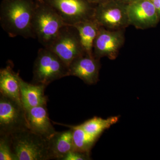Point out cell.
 <instances>
[{"instance_id": "cell-16", "label": "cell", "mask_w": 160, "mask_h": 160, "mask_svg": "<svg viewBox=\"0 0 160 160\" xmlns=\"http://www.w3.org/2000/svg\"><path fill=\"white\" fill-rule=\"evenodd\" d=\"M73 26L78 30L85 51L89 55H94L93 44L98 32L100 25L94 18H92L81 22Z\"/></svg>"}, {"instance_id": "cell-24", "label": "cell", "mask_w": 160, "mask_h": 160, "mask_svg": "<svg viewBox=\"0 0 160 160\" xmlns=\"http://www.w3.org/2000/svg\"><path fill=\"white\" fill-rule=\"evenodd\" d=\"M39 1H42V0H39Z\"/></svg>"}, {"instance_id": "cell-23", "label": "cell", "mask_w": 160, "mask_h": 160, "mask_svg": "<svg viewBox=\"0 0 160 160\" xmlns=\"http://www.w3.org/2000/svg\"><path fill=\"white\" fill-rule=\"evenodd\" d=\"M118 1L125 3V4H127V5H129V4L135 2H137V1H140V0H118Z\"/></svg>"}, {"instance_id": "cell-12", "label": "cell", "mask_w": 160, "mask_h": 160, "mask_svg": "<svg viewBox=\"0 0 160 160\" xmlns=\"http://www.w3.org/2000/svg\"><path fill=\"white\" fill-rule=\"evenodd\" d=\"M25 110L28 128L31 131L48 139L56 132L49 119L47 105Z\"/></svg>"}, {"instance_id": "cell-8", "label": "cell", "mask_w": 160, "mask_h": 160, "mask_svg": "<svg viewBox=\"0 0 160 160\" xmlns=\"http://www.w3.org/2000/svg\"><path fill=\"white\" fill-rule=\"evenodd\" d=\"M29 129L23 105L0 94V135H11Z\"/></svg>"}, {"instance_id": "cell-11", "label": "cell", "mask_w": 160, "mask_h": 160, "mask_svg": "<svg viewBox=\"0 0 160 160\" xmlns=\"http://www.w3.org/2000/svg\"><path fill=\"white\" fill-rule=\"evenodd\" d=\"M100 59L85 52L73 60L69 66V76L79 78L88 85H94L99 80Z\"/></svg>"}, {"instance_id": "cell-19", "label": "cell", "mask_w": 160, "mask_h": 160, "mask_svg": "<svg viewBox=\"0 0 160 160\" xmlns=\"http://www.w3.org/2000/svg\"><path fill=\"white\" fill-rule=\"evenodd\" d=\"M0 160H17L12 151L10 135H0Z\"/></svg>"}, {"instance_id": "cell-21", "label": "cell", "mask_w": 160, "mask_h": 160, "mask_svg": "<svg viewBox=\"0 0 160 160\" xmlns=\"http://www.w3.org/2000/svg\"><path fill=\"white\" fill-rule=\"evenodd\" d=\"M157 11L160 18V0H150Z\"/></svg>"}, {"instance_id": "cell-1", "label": "cell", "mask_w": 160, "mask_h": 160, "mask_svg": "<svg viewBox=\"0 0 160 160\" xmlns=\"http://www.w3.org/2000/svg\"><path fill=\"white\" fill-rule=\"evenodd\" d=\"M36 0H3L0 8L1 26L10 37L34 38L32 21Z\"/></svg>"}, {"instance_id": "cell-15", "label": "cell", "mask_w": 160, "mask_h": 160, "mask_svg": "<svg viewBox=\"0 0 160 160\" xmlns=\"http://www.w3.org/2000/svg\"><path fill=\"white\" fill-rule=\"evenodd\" d=\"M57 132L49 138V149L51 159L63 160L74 150L72 129Z\"/></svg>"}, {"instance_id": "cell-6", "label": "cell", "mask_w": 160, "mask_h": 160, "mask_svg": "<svg viewBox=\"0 0 160 160\" xmlns=\"http://www.w3.org/2000/svg\"><path fill=\"white\" fill-rule=\"evenodd\" d=\"M127 7L128 5L118 0H109L96 6L93 18L105 29H125L130 26Z\"/></svg>"}, {"instance_id": "cell-22", "label": "cell", "mask_w": 160, "mask_h": 160, "mask_svg": "<svg viewBox=\"0 0 160 160\" xmlns=\"http://www.w3.org/2000/svg\"><path fill=\"white\" fill-rule=\"evenodd\" d=\"M89 2L91 3V4H93V5H98V4H101L105 2H107L109 0H87Z\"/></svg>"}, {"instance_id": "cell-17", "label": "cell", "mask_w": 160, "mask_h": 160, "mask_svg": "<svg viewBox=\"0 0 160 160\" xmlns=\"http://www.w3.org/2000/svg\"><path fill=\"white\" fill-rule=\"evenodd\" d=\"M118 120V116L111 117L106 119L94 117L79 126L89 135L98 139L103 132L116 124Z\"/></svg>"}, {"instance_id": "cell-5", "label": "cell", "mask_w": 160, "mask_h": 160, "mask_svg": "<svg viewBox=\"0 0 160 160\" xmlns=\"http://www.w3.org/2000/svg\"><path fill=\"white\" fill-rule=\"evenodd\" d=\"M47 49L53 52L69 66L76 58L85 53L77 29L65 25Z\"/></svg>"}, {"instance_id": "cell-7", "label": "cell", "mask_w": 160, "mask_h": 160, "mask_svg": "<svg viewBox=\"0 0 160 160\" xmlns=\"http://www.w3.org/2000/svg\"><path fill=\"white\" fill-rule=\"evenodd\" d=\"M54 9L66 25L78 23L93 18L96 5L87 0H43Z\"/></svg>"}, {"instance_id": "cell-3", "label": "cell", "mask_w": 160, "mask_h": 160, "mask_svg": "<svg viewBox=\"0 0 160 160\" xmlns=\"http://www.w3.org/2000/svg\"><path fill=\"white\" fill-rule=\"evenodd\" d=\"M66 25L57 12L43 0H36L32 21L35 38L45 48H47Z\"/></svg>"}, {"instance_id": "cell-18", "label": "cell", "mask_w": 160, "mask_h": 160, "mask_svg": "<svg viewBox=\"0 0 160 160\" xmlns=\"http://www.w3.org/2000/svg\"><path fill=\"white\" fill-rule=\"evenodd\" d=\"M57 124L63 125L72 129L74 151L90 154L92 148L97 139L89 135L79 125L69 126L59 123Z\"/></svg>"}, {"instance_id": "cell-20", "label": "cell", "mask_w": 160, "mask_h": 160, "mask_svg": "<svg viewBox=\"0 0 160 160\" xmlns=\"http://www.w3.org/2000/svg\"><path fill=\"white\" fill-rule=\"evenodd\" d=\"M90 154L76 151H70L63 159V160H90Z\"/></svg>"}, {"instance_id": "cell-9", "label": "cell", "mask_w": 160, "mask_h": 160, "mask_svg": "<svg viewBox=\"0 0 160 160\" xmlns=\"http://www.w3.org/2000/svg\"><path fill=\"white\" fill-rule=\"evenodd\" d=\"M125 41V29L109 30L100 26L93 44V54L100 59L103 57L116 59Z\"/></svg>"}, {"instance_id": "cell-4", "label": "cell", "mask_w": 160, "mask_h": 160, "mask_svg": "<svg viewBox=\"0 0 160 160\" xmlns=\"http://www.w3.org/2000/svg\"><path fill=\"white\" fill-rule=\"evenodd\" d=\"M69 76V66L47 48L38 50L33 68L32 83L47 87L56 80Z\"/></svg>"}, {"instance_id": "cell-10", "label": "cell", "mask_w": 160, "mask_h": 160, "mask_svg": "<svg viewBox=\"0 0 160 160\" xmlns=\"http://www.w3.org/2000/svg\"><path fill=\"white\" fill-rule=\"evenodd\" d=\"M130 25L136 29H146L156 26L160 18L150 0H140L128 5Z\"/></svg>"}, {"instance_id": "cell-13", "label": "cell", "mask_w": 160, "mask_h": 160, "mask_svg": "<svg viewBox=\"0 0 160 160\" xmlns=\"http://www.w3.org/2000/svg\"><path fill=\"white\" fill-rule=\"evenodd\" d=\"M20 87L21 101L25 109L47 105L48 98L45 94L46 86L30 84L20 77Z\"/></svg>"}, {"instance_id": "cell-14", "label": "cell", "mask_w": 160, "mask_h": 160, "mask_svg": "<svg viewBox=\"0 0 160 160\" xmlns=\"http://www.w3.org/2000/svg\"><path fill=\"white\" fill-rule=\"evenodd\" d=\"M20 78L19 73L13 71L12 66L10 64L1 69L0 92L1 94L22 105L20 93Z\"/></svg>"}, {"instance_id": "cell-2", "label": "cell", "mask_w": 160, "mask_h": 160, "mask_svg": "<svg viewBox=\"0 0 160 160\" xmlns=\"http://www.w3.org/2000/svg\"><path fill=\"white\" fill-rule=\"evenodd\" d=\"M12 151L17 160H51L49 139L29 129L11 135Z\"/></svg>"}]
</instances>
